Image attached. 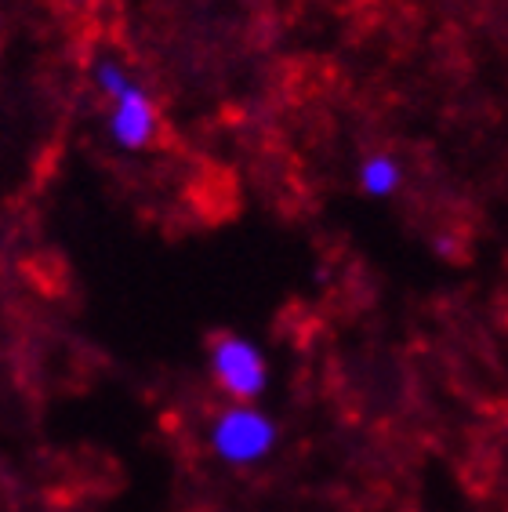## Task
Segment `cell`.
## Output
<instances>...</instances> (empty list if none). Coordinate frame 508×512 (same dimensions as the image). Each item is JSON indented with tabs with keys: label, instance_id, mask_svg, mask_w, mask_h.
<instances>
[{
	"label": "cell",
	"instance_id": "1",
	"mask_svg": "<svg viewBox=\"0 0 508 512\" xmlns=\"http://www.w3.org/2000/svg\"><path fill=\"white\" fill-rule=\"evenodd\" d=\"M280 440V425L273 414H265L254 404H229L215 414V422L207 429L211 454L225 465H254L269 458Z\"/></svg>",
	"mask_w": 508,
	"mask_h": 512
},
{
	"label": "cell",
	"instance_id": "2",
	"mask_svg": "<svg viewBox=\"0 0 508 512\" xmlns=\"http://www.w3.org/2000/svg\"><path fill=\"white\" fill-rule=\"evenodd\" d=\"M211 378L233 404H254L269 385V360L247 335H215L207 345Z\"/></svg>",
	"mask_w": 508,
	"mask_h": 512
},
{
	"label": "cell",
	"instance_id": "3",
	"mask_svg": "<svg viewBox=\"0 0 508 512\" xmlns=\"http://www.w3.org/2000/svg\"><path fill=\"white\" fill-rule=\"evenodd\" d=\"M106 102H109V113H106L109 142L120 153H142V149L153 146V138H157V106H153L149 91L138 80H127L124 88Z\"/></svg>",
	"mask_w": 508,
	"mask_h": 512
},
{
	"label": "cell",
	"instance_id": "4",
	"mask_svg": "<svg viewBox=\"0 0 508 512\" xmlns=\"http://www.w3.org/2000/svg\"><path fill=\"white\" fill-rule=\"evenodd\" d=\"M356 178H360V189L367 197L389 200L392 193H400V186H403V164L392 157V153L378 149V153H371V157L363 160Z\"/></svg>",
	"mask_w": 508,
	"mask_h": 512
}]
</instances>
